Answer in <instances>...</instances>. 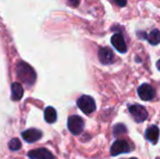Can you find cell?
<instances>
[{"label": "cell", "mask_w": 160, "mask_h": 159, "mask_svg": "<svg viewBox=\"0 0 160 159\" xmlns=\"http://www.w3.org/2000/svg\"><path fill=\"white\" fill-rule=\"evenodd\" d=\"M17 75L18 79L21 82L25 83L28 85H32L35 82L36 79V73L34 71V69L30 64H28L26 62H19L17 64Z\"/></svg>", "instance_id": "cell-1"}, {"label": "cell", "mask_w": 160, "mask_h": 159, "mask_svg": "<svg viewBox=\"0 0 160 159\" xmlns=\"http://www.w3.org/2000/svg\"><path fill=\"white\" fill-rule=\"evenodd\" d=\"M78 106L85 115H91L96 110L95 100L88 95H83L78 99Z\"/></svg>", "instance_id": "cell-2"}, {"label": "cell", "mask_w": 160, "mask_h": 159, "mask_svg": "<svg viewBox=\"0 0 160 159\" xmlns=\"http://www.w3.org/2000/svg\"><path fill=\"white\" fill-rule=\"evenodd\" d=\"M128 111H130L132 118L135 120V122L141 123L143 121H145L148 118V112L143 106L138 104L130 105L128 106Z\"/></svg>", "instance_id": "cell-3"}, {"label": "cell", "mask_w": 160, "mask_h": 159, "mask_svg": "<svg viewBox=\"0 0 160 159\" xmlns=\"http://www.w3.org/2000/svg\"><path fill=\"white\" fill-rule=\"evenodd\" d=\"M68 129L73 135H78L84 130V120L78 116H71L68 119Z\"/></svg>", "instance_id": "cell-4"}, {"label": "cell", "mask_w": 160, "mask_h": 159, "mask_svg": "<svg viewBox=\"0 0 160 159\" xmlns=\"http://www.w3.org/2000/svg\"><path fill=\"white\" fill-rule=\"evenodd\" d=\"M132 151V146L130 143L125 140H117L116 142L112 144L111 149H110V154L112 156H118L120 154H127Z\"/></svg>", "instance_id": "cell-5"}, {"label": "cell", "mask_w": 160, "mask_h": 159, "mask_svg": "<svg viewBox=\"0 0 160 159\" xmlns=\"http://www.w3.org/2000/svg\"><path fill=\"white\" fill-rule=\"evenodd\" d=\"M137 94H138L139 98L142 100H145V102H148V100H152V98L156 95V91L155 88L152 86V85L147 84V83H144L137 89Z\"/></svg>", "instance_id": "cell-6"}, {"label": "cell", "mask_w": 160, "mask_h": 159, "mask_svg": "<svg viewBox=\"0 0 160 159\" xmlns=\"http://www.w3.org/2000/svg\"><path fill=\"white\" fill-rule=\"evenodd\" d=\"M28 156L30 159H56L55 156L46 148H38L28 152Z\"/></svg>", "instance_id": "cell-7"}, {"label": "cell", "mask_w": 160, "mask_h": 159, "mask_svg": "<svg viewBox=\"0 0 160 159\" xmlns=\"http://www.w3.org/2000/svg\"><path fill=\"white\" fill-rule=\"evenodd\" d=\"M98 58L102 64H110L113 62V52L108 47H102L98 50Z\"/></svg>", "instance_id": "cell-8"}, {"label": "cell", "mask_w": 160, "mask_h": 159, "mask_svg": "<svg viewBox=\"0 0 160 159\" xmlns=\"http://www.w3.org/2000/svg\"><path fill=\"white\" fill-rule=\"evenodd\" d=\"M111 44L119 52L124 53L127 52V44L124 42V38L122 37V35L119 34V33H116V34L112 35L111 37Z\"/></svg>", "instance_id": "cell-9"}, {"label": "cell", "mask_w": 160, "mask_h": 159, "mask_svg": "<svg viewBox=\"0 0 160 159\" xmlns=\"http://www.w3.org/2000/svg\"><path fill=\"white\" fill-rule=\"evenodd\" d=\"M42 136V133L37 129H28L22 133V137L28 143H33L38 141Z\"/></svg>", "instance_id": "cell-10"}, {"label": "cell", "mask_w": 160, "mask_h": 159, "mask_svg": "<svg viewBox=\"0 0 160 159\" xmlns=\"http://www.w3.org/2000/svg\"><path fill=\"white\" fill-rule=\"evenodd\" d=\"M145 137L152 144H156L159 138V129L157 125H150L147 127L145 132Z\"/></svg>", "instance_id": "cell-11"}, {"label": "cell", "mask_w": 160, "mask_h": 159, "mask_svg": "<svg viewBox=\"0 0 160 159\" xmlns=\"http://www.w3.org/2000/svg\"><path fill=\"white\" fill-rule=\"evenodd\" d=\"M11 96L13 100H20L23 96V87L20 83H13L11 85Z\"/></svg>", "instance_id": "cell-12"}, {"label": "cell", "mask_w": 160, "mask_h": 159, "mask_svg": "<svg viewBox=\"0 0 160 159\" xmlns=\"http://www.w3.org/2000/svg\"><path fill=\"white\" fill-rule=\"evenodd\" d=\"M146 39H147L148 42H149L150 45H152V46L158 45L160 42V31L156 30V28L152 30V32L146 35Z\"/></svg>", "instance_id": "cell-13"}, {"label": "cell", "mask_w": 160, "mask_h": 159, "mask_svg": "<svg viewBox=\"0 0 160 159\" xmlns=\"http://www.w3.org/2000/svg\"><path fill=\"white\" fill-rule=\"evenodd\" d=\"M44 117H45V120L48 123H53L57 120V111H56V109L52 108V107H48V108H46V110H45Z\"/></svg>", "instance_id": "cell-14"}, {"label": "cell", "mask_w": 160, "mask_h": 159, "mask_svg": "<svg viewBox=\"0 0 160 159\" xmlns=\"http://www.w3.org/2000/svg\"><path fill=\"white\" fill-rule=\"evenodd\" d=\"M123 133H127V127L122 123H119V124L114 125L113 127V135L119 136Z\"/></svg>", "instance_id": "cell-15"}, {"label": "cell", "mask_w": 160, "mask_h": 159, "mask_svg": "<svg viewBox=\"0 0 160 159\" xmlns=\"http://www.w3.org/2000/svg\"><path fill=\"white\" fill-rule=\"evenodd\" d=\"M21 146H22L21 142H20V140H18V138H12V140L9 142V148L12 152L19 151V149L21 148Z\"/></svg>", "instance_id": "cell-16"}, {"label": "cell", "mask_w": 160, "mask_h": 159, "mask_svg": "<svg viewBox=\"0 0 160 159\" xmlns=\"http://www.w3.org/2000/svg\"><path fill=\"white\" fill-rule=\"evenodd\" d=\"M116 3L118 4V6H120V7H124L125 4H127V1H122V2H120V1H116Z\"/></svg>", "instance_id": "cell-17"}, {"label": "cell", "mask_w": 160, "mask_h": 159, "mask_svg": "<svg viewBox=\"0 0 160 159\" xmlns=\"http://www.w3.org/2000/svg\"><path fill=\"white\" fill-rule=\"evenodd\" d=\"M156 66H157V69H158V70L160 71V59L158 60V61H157V64H156Z\"/></svg>", "instance_id": "cell-18"}, {"label": "cell", "mask_w": 160, "mask_h": 159, "mask_svg": "<svg viewBox=\"0 0 160 159\" xmlns=\"http://www.w3.org/2000/svg\"><path fill=\"white\" fill-rule=\"evenodd\" d=\"M130 159H137V158H130Z\"/></svg>", "instance_id": "cell-19"}]
</instances>
